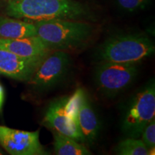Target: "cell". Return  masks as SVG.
<instances>
[{"mask_svg":"<svg viewBox=\"0 0 155 155\" xmlns=\"http://www.w3.org/2000/svg\"><path fill=\"white\" fill-rule=\"evenodd\" d=\"M155 117V87L152 81L134 97L126 109L122 129L133 138H138L144 128Z\"/></svg>","mask_w":155,"mask_h":155,"instance_id":"5b68a950","label":"cell"},{"mask_svg":"<svg viewBox=\"0 0 155 155\" xmlns=\"http://www.w3.org/2000/svg\"><path fill=\"white\" fill-rule=\"evenodd\" d=\"M151 0H116L120 8L127 12H135L144 9Z\"/></svg>","mask_w":155,"mask_h":155,"instance_id":"2e32d148","label":"cell"},{"mask_svg":"<svg viewBox=\"0 0 155 155\" xmlns=\"http://www.w3.org/2000/svg\"><path fill=\"white\" fill-rule=\"evenodd\" d=\"M68 97H63L50 104L42 119V124L81 143L84 138L77 124L68 115L66 105Z\"/></svg>","mask_w":155,"mask_h":155,"instance_id":"9c48e42d","label":"cell"},{"mask_svg":"<svg viewBox=\"0 0 155 155\" xmlns=\"http://www.w3.org/2000/svg\"><path fill=\"white\" fill-rule=\"evenodd\" d=\"M66 111L78 126L85 143L88 144L94 143L99 131V122L88 94L83 89H78L68 98Z\"/></svg>","mask_w":155,"mask_h":155,"instance_id":"8992f818","label":"cell"},{"mask_svg":"<svg viewBox=\"0 0 155 155\" xmlns=\"http://www.w3.org/2000/svg\"><path fill=\"white\" fill-rule=\"evenodd\" d=\"M0 49L25 58L42 57L51 51L38 36L15 39L0 38Z\"/></svg>","mask_w":155,"mask_h":155,"instance_id":"8fae6325","label":"cell"},{"mask_svg":"<svg viewBox=\"0 0 155 155\" xmlns=\"http://www.w3.org/2000/svg\"><path fill=\"white\" fill-rule=\"evenodd\" d=\"M141 140L150 150V154L155 148V119H153L144 128L141 132Z\"/></svg>","mask_w":155,"mask_h":155,"instance_id":"9a60e30c","label":"cell"},{"mask_svg":"<svg viewBox=\"0 0 155 155\" xmlns=\"http://www.w3.org/2000/svg\"><path fill=\"white\" fill-rule=\"evenodd\" d=\"M45 56L28 82L35 88L45 90L55 86L68 71L71 58L67 52L52 50Z\"/></svg>","mask_w":155,"mask_h":155,"instance_id":"52a82bcc","label":"cell"},{"mask_svg":"<svg viewBox=\"0 0 155 155\" xmlns=\"http://www.w3.org/2000/svg\"><path fill=\"white\" fill-rule=\"evenodd\" d=\"M4 101H5V90L3 86L0 84V114L2 113Z\"/></svg>","mask_w":155,"mask_h":155,"instance_id":"e0dca14e","label":"cell"},{"mask_svg":"<svg viewBox=\"0 0 155 155\" xmlns=\"http://www.w3.org/2000/svg\"><path fill=\"white\" fill-rule=\"evenodd\" d=\"M45 56L25 58L0 49V73L15 80L28 81Z\"/></svg>","mask_w":155,"mask_h":155,"instance_id":"30bf717a","label":"cell"},{"mask_svg":"<svg viewBox=\"0 0 155 155\" xmlns=\"http://www.w3.org/2000/svg\"><path fill=\"white\" fill-rule=\"evenodd\" d=\"M53 131L54 152L58 155H89L90 151L75 139Z\"/></svg>","mask_w":155,"mask_h":155,"instance_id":"4fadbf2b","label":"cell"},{"mask_svg":"<svg viewBox=\"0 0 155 155\" xmlns=\"http://www.w3.org/2000/svg\"><path fill=\"white\" fill-rule=\"evenodd\" d=\"M34 36H37L34 23L8 16H0V38L15 39Z\"/></svg>","mask_w":155,"mask_h":155,"instance_id":"7c38bea8","label":"cell"},{"mask_svg":"<svg viewBox=\"0 0 155 155\" xmlns=\"http://www.w3.org/2000/svg\"><path fill=\"white\" fill-rule=\"evenodd\" d=\"M154 42L143 34L129 33L110 37L99 46L96 53L98 63L140 62L154 54Z\"/></svg>","mask_w":155,"mask_h":155,"instance_id":"3957f363","label":"cell"},{"mask_svg":"<svg viewBox=\"0 0 155 155\" xmlns=\"http://www.w3.org/2000/svg\"><path fill=\"white\" fill-rule=\"evenodd\" d=\"M7 16L25 21L71 19L89 20L94 14L75 0H5Z\"/></svg>","mask_w":155,"mask_h":155,"instance_id":"6da1fadb","label":"cell"},{"mask_svg":"<svg viewBox=\"0 0 155 155\" xmlns=\"http://www.w3.org/2000/svg\"><path fill=\"white\" fill-rule=\"evenodd\" d=\"M37 36L51 50L68 53L83 49L94 35V25L86 21L50 19L33 22Z\"/></svg>","mask_w":155,"mask_h":155,"instance_id":"7a4b0ae2","label":"cell"},{"mask_svg":"<svg viewBox=\"0 0 155 155\" xmlns=\"http://www.w3.org/2000/svg\"><path fill=\"white\" fill-rule=\"evenodd\" d=\"M116 154L119 155H149L150 150L141 139L129 137L120 141L116 147Z\"/></svg>","mask_w":155,"mask_h":155,"instance_id":"5bb4252c","label":"cell"},{"mask_svg":"<svg viewBox=\"0 0 155 155\" xmlns=\"http://www.w3.org/2000/svg\"><path fill=\"white\" fill-rule=\"evenodd\" d=\"M0 144L12 155H47L40 141V130L26 131L0 126Z\"/></svg>","mask_w":155,"mask_h":155,"instance_id":"ba28073f","label":"cell"},{"mask_svg":"<svg viewBox=\"0 0 155 155\" xmlns=\"http://www.w3.org/2000/svg\"><path fill=\"white\" fill-rule=\"evenodd\" d=\"M0 154H2V152L1 150H0Z\"/></svg>","mask_w":155,"mask_h":155,"instance_id":"ac0fdd59","label":"cell"},{"mask_svg":"<svg viewBox=\"0 0 155 155\" xmlns=\"http://www.w3.org/2000/svg\"><path fill=\"white\" fill-rule=\"evenodd\" d=\"M139 63H99L94 72L95 84L98 90L108 97L123 91L138 75Z\"/></svg>","mask_w":155,"mask_h":155,"instance_id":"277c9868","label":"cell"}]
</instances>
